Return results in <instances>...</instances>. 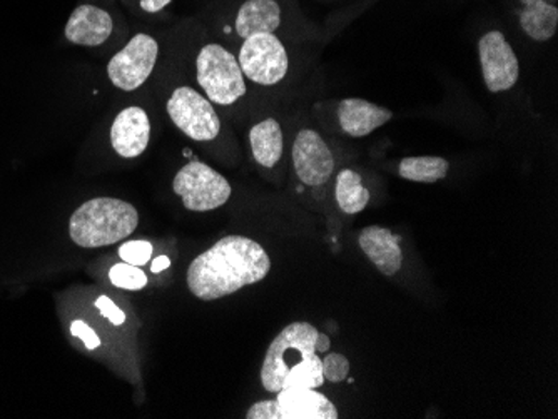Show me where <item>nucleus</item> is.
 I'll use <instances>...</instances> for the list:
<instances>
[{
    "label": "nucleus",
    "mask_w": 558,
    "mask_h": 419,
    "mask_svg": "<svg viewBox=\"0 0 558 419\" xmlns=\"http://www.w3.org/2000/svg\"><path fill=\"white\" fill-rule=\"evenodd\" d=\"M71 334L72 336L77 337V340L83 341L84 346H86L87 349H90V352H94V349H97L100 346V337L97 336L96 331H94L89 324L81 321V319L72 321Z\"/></svg>",
    "instance_id": "nucleus-26"
},
{
    "label": "nucleus",
    "mask_w": 558,
    "mask_h": 419,
    "mask_svg": "<svg viewBox=\"0 0 558 419\" xmlns=\"http://www.w3.org/2000/svg\"><path fill=\"white\" fill-rule=\"evenodd\" d=\"M118 24L109 9L97 4H80L72 11L64 27V36L72 46H105L114 36Z\"/></svg>",
    "instance_id": "nucleus-13"
},
{
    "label": "nucleus",
    "mask_w": 558,
    "mask_h": 419,
    "mask_svg": "<svg viewBox=\"0 0 558 419\" xmlns=\"http://www.w3.org/2000/svg\"><path fill=\"white\" fill-rule=\"evenodd\" d=\"M359 2H375V0H359Z\"/></svg>",
    "instance_id": "nucleus-30"
},
{
    "label": "nucleus",
    "mask_w": 558,
    "mask_h": 419,
    "mask_svg": "<svg viewBox=\"0 0 558 419\" xmlns=\"http://www.w3.org/2000/svg\"><path fill=\"white\" fill-rule=\"evenodd\" d=\"M165 108L175 130L193 143L213 144L221 137V115L208 97L196 87L190 84L172 87Z\"/></svg>",
    "instance_id": "nucleus-6"
},
{
    "label": "nucleus",
    "mask_w": 558,
    "mask_h": 419,
    "mask_svg": "<svg viewBox=\"0 0 558 419\" xmlns=\"http://www.w3.org/2000/svg\"><path fill=\"white\" fill-rule=\"evenodd\" d=\"M329 348H331V341H329V336L319 333L318 337H316V353H326Z\"/></svg>",
    "instance_id": "nucleus-29"
},
{
    "label": "nucleus",
    "mask_w": 558,
    "mask_h": 419,
    "mask_svg": "<svg viewBox=\"0 0 558 419\" xmlns=\"http://www.w3.org/2000/svg\"><path fill=\"white\" fill-rule=\"evenodd\" d=\"M169 266H171V261H169L168 256H159V258H156L153 264H150V271L158 274L165 271V269H168Z\"/></svg>",
    "instance_id": "nucleus-28"
},
{
    "label": "nucleus",
    "mask_w": 558,
    "mask_h": 419,
    "mask_svg": "<svg viewBox=\"0 0 558 419\" xmlns=\"http://www.w3.org/2000/svg\"><path fill=\"white\" fill-rule=\"evenodd\" d=\"M161 44L149 33H136L108 62V79L121 93L141 89L158 67Z\"/></svg>",
    "instance_id": "nucleus-10"
},
{
    "label": "nucleus",
    "mask_w": 558,
    "mask_h": 419,
    "mask_svg": "<svg viewBox=\"0 0 558 419\" xmlns=\"http://www.w3.org/2000/svg\"><path fill=\"white\" fill-rule=\"evenodd\" d=\"M199 19L208 33L231 49L255 34H276L293 42L318 34L298 0H215Z\"/></svg>",
    "instance_id": "nucleus-1"
},
{
    "label": "nucleus",
    "mask_w": 558,
    "mask_h": 419,
    "mask_svg": "<svg viewBox=\"0 0 558 419\" xmlns=\"http://www.w3.org/2000/svg\"><path fill=\"white\" fill-rule=\"evenodd\" d=\"M174 0H125V4L130 5L131 11L137 15L150 17V15L165 14L166 9L172 4Z\"/></svg>",
    "instance_id": "nucleus-25"
},
{
    "label": "nucleus",
    "mask_w": 558,
    "mask_h": 419,
    "mask_svg": "<svg viewBox=\"0 0 558 419\" xmlns=\"http://www.w3.org/2000/svg\"><path fill=\"white\" fill-rule=\"evenodd\" d=\"M140 226V212L118 197H94L69 219V236L84 249L106 248L128 239Z\"/></svg>",
    "instance_id": "nucleus-3"
},
{
    "label": "nucleus",
    "mask_w": 558,
    "mask_h": 419,
    "mask_svg": "<svg viewBox=\"0 0 558 419\" xmlns=\"http://www.w3.org/2000/svg\"><path fill=\"white\" fill-rule=\"evenodd\" d=\"M251 159L268 176L278 174L287 165V134L276 118H265L250 127L247 133Z\"/></svg>",
    "instance_id": "nucleus-14"
},
{
    "label": "nucleus",
    "mask_w": 558,
    "mask_h": 419,
    "mask_svg": "<svg viewBox=\"0 0 558 419\" xmlns=\"http://www.w3.org/2000/svg\"><path fill=\"white\" fill-rule=\"evenodd\" d=\"M94 305L99 309L100 315L109 319L114 326H122V324L125 323L124 312H122V309H119L116 303L109 299L108 296H99Z\"/></svg>",
    "instance_id": "nucleus-27"
},
{
    "label": "nucleus",
    "mask_w": 558,
    "mask_h": 419,
    "mask_svg": "<svg viewBox=\"0 0 558 419\" xmlns=\"http://www.w3.org/2000/svg\"><path fill=\"white\" fill-rule=\"evenodd\" d=\"M269 271L271 258L258 241L226 236L193 259L186 273L187 289L199 301H216L262 283Z\"/></svg>",
    "instance_id": "nucleus-2"
},
{
    "label": "nucleus",
    "mask_w": 558,
    "mask_h": 419,
    "mask_svg": "<svg viewBox=\"0 0 558 419\" xmlns=\"http://www.w3.org/2000/svg\"><path fill=\"white\" fill-rule=\"evenodd\" d=\"M197 42L193 58L196 86L216 108H236L250 93L236 52L216 37Z\"/></svg>",
    "instance_id": "nucleus-4"
},
{
    "label": "nucleus",
    "mask_w": 558,
    "mask_h": 419,
    "mask_svg": "<svg viewBox=\"0 0 558 419\" xmlns=\"http://www.w3.org/2000/svg\"><path fill=\"white\" fill-rule=\"evenodd\" d=\"M318 334L313 324L296 321L272 340L262 366V384L268 393H278L291 369L315 355Z\"/></svg>",
    "instance_id": "nucleus-7"
},
{
    "label": "nucleus",
    "mask_w": 558,
    "mask_h": 419,
    "mask_svg": "<svg viewBox=\"0 0 558 419\" xmlns=\"http://www.w3.org/2000/svg\"><path fill=\"white\" fill-rule=\"evenodd\" d=\"M510 14L515 15L520 33L532 42L545 44L558 30V5L547 0H509Z\"/></svg>",
    "instance_id": "nucleus-17"
},
{
    "label": "nucleus",
    "mask_w": 558,
    "mask_h": 419,
    "mask_svg": "<svg viewBox=\"0 0 558 419\" xmlns=\"http://www.w3.org/2000/svg\"><path fill=\"white\" fill-rule=\"evenodd\" d=\"M480 67L488 93H509L520 81V61L507 34L490 29L476 42Z\"/></svg>",
    "instance_id": "nucleus-11"
},
{
    "label": "nucleus",
    "mask_w": 558,
    "mask_h": 419,
    "mask_svg": "<svg viewBox=\"0 0 558 419\" xmlns=\"http://www.w3.org/2000/svg\"><path fill=\"white\" fill-rule=\"evenodd\" d=\"M290 165L298 183L308 189L328 186L337 171L333 147L313 127H301L290 147Z\"/></svg>",
    "instance_id": "nucleus-9"
},
{
    "label": "nucleus",
    "mask_w": 558,
    "mask_h": 419,
    "mask_svg": "<svg viewBox=\"0 0 558 419\" xmlns=\"http://www.w3.org/2000/svg\"><path fill=\"white\" fill-rule=\"evenodd\" d=\"M323 377L329 383H343L350 377V361L340 353H328L322 359Z\"/></svg>",
    "instance_id": "nucleus-23"
},
{
    "label": "nucleus",
    "mask_w": 558,
    "mask_h": 419,
    "mask_svg": "<svg viewBox=\"0 0 558 419\" xmlns=\"http://www.w3.org/2000/svg\"><path fill=\"white\" fill-rule=\"evenodd\" d=\"M238 62L247 83L253 86H281L291 72V52L288 40L276 34H255L238 44Z\"/></svg>",
    "instance_id": "nucleus-5"
},
{
    "label": "nucleus",
    "mask_w": 558,
    "mask_h": 419,
    "mask_svg": "<svg viewBox=\"0 0 558 419\" xmlns=\"http://www.w3.org/2000/svg\"><path fill=\"white\" fill-rule=\"evenodd\" d=\"M172 190L191 212L216 211L230 201L233 194L230 181L221 172L197 159L175 172Z\"/></svg>",
    "instance_id": "nucleus-8"
},
{
    "label": "nucleus",
    "mask_w": 558,
    "mask_h": 419,
    "mask_svg": "<svg viewBox=\"0 0 558 419\" xmlns=\"http://www.w3.org/2000/svg\"><path fill=\"white\" fill-rule=\"evenodd\" d=\"M276 394L275 419H338L335 403L310 387H284Z\"/></svg>",
    "instance_id": "nucleus-15"
},
{
    "label": "nucleus",
    "mask_w": 558,
    "mask_h": 419,
    "mask_svg": "<svg viewBox=\"0 0 558 419\" xmlns=\"http://www.w3.org/2000/svg\"><path fill=\"white\" fill-rule=\"evenodd\" d=\"M325 384V377H323L322 358L318 353L304 358L303 361L298 362L290 373L284 378V387H310V390H319Z\"/></svg>",
    "instance_id": "nucleus-21"
},
{
    "label": "nucleus",
    "mask_w": 558,
    "mask_h": 419,
    "mask_svg": "<svg viewBox=\"0 0 558 419\" xmlns=\"http://www.w3.org/2000/svg\"><path fill=\"white\" fill-rule=\"evenodd\" d=\"M153 136L149 114L141 106H128L116 114L109 131L112 151L125 161L141 158Z\"/></svg>",
    "instance_id": "nucleus-12"
},
{
    "label": "nucleus",
    "mask_w": 558,
    "mask_h": 419,
    "mask_svg": "<svg viewBox=\"0 0 558 419\" xmlns=\"http://www.w3.org/2000/svg\"><path fill=\"white\" fill-rule=\"evenodd\" d=\"M153 251H155L153 244L147 241H128L119 248V256H121L122 262L143 268L150 261Z\"/></svg>",
    "instance_id": "nucleus-24"
},
{
    "label": "nucleus",
    "mask_w": 558,
    "mask_h": 419,
    "mask_svg": "<svg viewBox=\"0 0 558 419\" xmlns=\"http://www.w3.org/2000/svg\"><path fill=\"white\" fill-rule=\"evenodd\" d=\"M109 280L116 287L125 291H141L147 286V276L140 266L128 264V262H119L109 271Z\"/></svg>",
    "instance_id": "nucleus-22"
},
{
    "label": "nucleus",
    "mask_w": 558,
    "mask_h": 419,
    "mask_svg": "<svg viewBox=\"0 0 558 419\" xmlns=\"http://www.w3.org/2000/svg\"><path fill=\"white\" fill-rule=\"evenodd\" d=\"M335 118H337L338 130L341 131V134L354 137V139H362L388 124L393 119V112L388 108H381V106L360 99V97H348V99L337 102Z\"/></svg>",
    "instance_id": "nucleus-16"
},
{
    "label": "nucleus",
    "mask_w": 558,
    "mask_h": 419,
    "mask_svg": "<svg viewBox=\"0 0 558 419\" xmlns=\"http://www.w3.org/2000/svg\"><path fill=\"white\" fill-rule=\"evenodd\" d=\"M359 244L366 258L384 276L391 278L400 271L403 264L400 237L395 236L387 227H365L360 234Z\"/></svg>",
    "instance_id": "nucleus-18"
},
{
    "label": "nucleus",
    "mask_w": 558,
    "mask_h": 419,
    "mask_svg": "<svg viewBox=\"0 0 558 419\" xmlns=\"http://www.w3.org/2000/svg\"><path fill=\"white\" fill-rule=\"evenodd\" d=\"M335 199L338 208L348 215L360 214L372 201V193L363 183L362 174L351 168H343L335 176Z\"/></svg>",
    "instance_id": "nucleus-19"
},
{
    "label": "nucleus",
    "mask_w": 558,
    "mask_h": 419,
    "mask_svg": "<svg viewBox=\"0 0 558 419\" xmlns=\"http://www.w3.org/2000/svg\"><path fill=\"white\" fill-rule=\"evenodd\" d=\"M450 161L440 156H413L398 162V176L410 183L435 184L445 180Z\"/></svg>",
    "instance_id": "nucleus-20"
}]
</instances>
